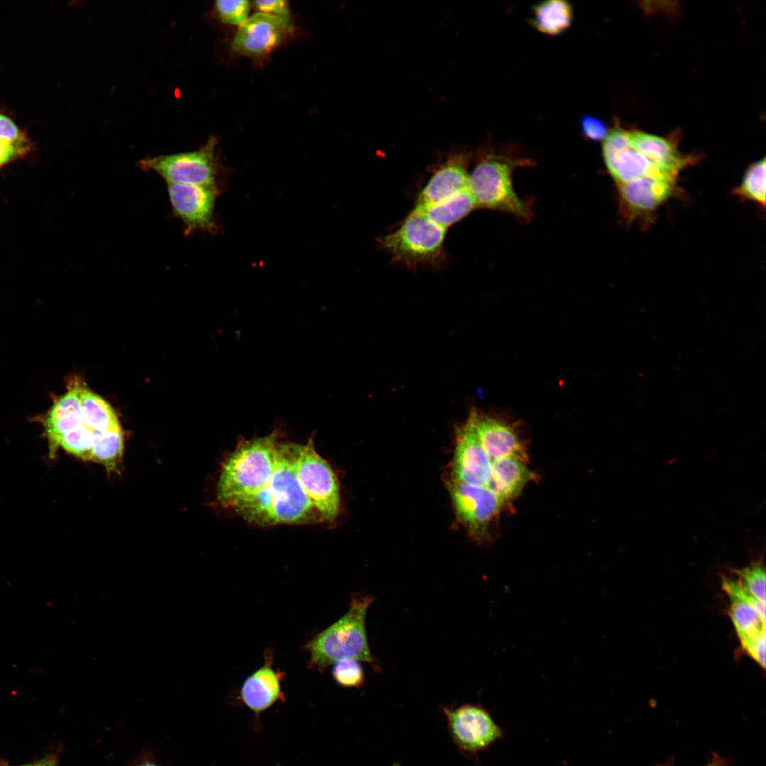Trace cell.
Instances as JSON below:
<instances>
[{
    "instance_id": "1",
    "label": "cell",
    "mask_w": 766,
    "mask_h": 766,
    "mask_svg": "<svg viewBox=\"0 0 766 766\" xmlns=\"http://www.w3.org/2000/svg\"><path fill=\"white\" fill-rule=\"evenodd\" d=\"M282 433L277 427L238 442L222 465L217 499L255 526L324 522L311 495L303 444L282 441Z\"/></svg>"
},
{
    "instance_id": "2",
    "label": "cell",
    "mask_w": 766,
    "mask_h": 766,
    "mask_svg": "<svg viewBox=\"0 0 766 766\" xmlns=\"http://www.w3.org/2000/svg\"><path fill=\"white\" fill-rule=\"evenodd\" d=\"M532 161L511 150L485 148L469 174L468 189L477 208L499 211L522 221H529L531 204L518 196L513 185L514 170Z\"/></svg>"
},
{
    "instance_id": "3",
    "label": "cell",
    "mask_w": 766,
    "mask_h": 766,
    "mask_svg": "<svg viewBox=\"0 0 766 766\" xmlns=\"http://www.w3.org/2000/svg\"><path fill=\"white\" fill-rule=\"evenodd\" d=\"M374 599L369 595H353L345 614L304 645L309 654L311 669L323 672L329 665L344 659L375 664L365 626L367 612Z\"/></svg>"
},
{
    "instance_id": "4",
    "label": "cell",
    "mask_w": 766,
    "mask_h": 766,
    "mask_svg": "<svg viewBox=\"0 0 766 766\" xmlns=\"http://www.w3.org/2000/svg\"><path fill=\"white\" fill-rule=\"evenodd\" d=\"M445 232L413 209L396 231L378 238V243L394 262L408 269L437 266L444 258Z\"/></svg>"
},
{
    "instance_id": "5",
    "label": "cell",
    "mask_w": 766,
    "mask_h": 766,
    "mask_svg": "<svg viewBox=\"0 0 766 766\" xmlns=\"http://www.w3.org/2000/svg\"><path fill=\"white\" fill-rule=\"evenodd\" d=\"M602 156L607 172L616 186L645 178L677 182L679 175L655 163L633 146L628 139L627 130L619 124L609 131L603 140Z\"/></svg>"
},
{
    "instance_id": "6",
    "label": "cell",
    "mask_w": 766,
    "mask_h": 766,
    "mask_svg": "<svg viewBox=\"0 0 766 766\" xmlns=\"http://www.w3.org/2000/svg\"><path fill=\"white\" fill-rule=\"evenodd\" d=\"M443 711L449 736L459 753L470 760L504 736V731L482 705L465 704L445 706Z\"/></svg>"
},
{
    "instance_id": "7",
    "label": "cell",
    "mask_w": 766,
    "mask_h": 766,
    "mask_svg": "<svg viewBox=\"0 0 766 766\" xmlns=\"http://www.w3.org/2000/svg\"><path fill=\"white\" fill-rule=\"evenodd\" d=\"M216 143V138L211 136L197 150L148 156L140 160L138 166L144 171L155 172L167 184H215L217 174Z\"/></svg>"
},
{
    "instance_id": "8",
    "label": "cell",
    "mask_w": 766,
    "mask_h": 766,
    "mask_svg": "<svg viewBox=\"0 0 766 766\" xmlns=\"http://www.w3.org/2000/svg\"><path fill=\"white\" fill-rule=\"evenodd\" d=\"M172 213L182 223L185 235L199 231L214 232L213 209L218 194L216 184L168 183Z\"/></svg>"
},
{
    "instance_id": "9",
    "label": "cell",
    "mask_w": 766,
    "mask_h": 766,
    "mask_svg": "<svg viewBox=\"0 0 766 766\" xmlns=\"http://www.w3.org/2000/svg\"><path fill=\"white\" fill-rule=\"evenodd\" d=\"M449 490L459 520L478 540L487 534L490 523L506 505L488 486L470 485L452 479Z\"/></svg>"
},
{
    "instance_id": "10",
    "label": "cell",
    "mask_w": 766,
    "mask_h": 766,
    "mask_svg": "<svg viewBox=\"0 0 766 766\" xmlns=\"http://www.w3.org/2000/svg\"><path fill=\"white\" fill-rule=\"evenodd\" d=\"M472 410L466 422L456 430L453 461V480L474 486H488L492 460L479 438L476 419Z\"/></svg>"
},
{
    "instance_id": "11",
    "label": "cell",
    "mask_w": 766,
    "mask_h": 766,
    "mask_svg": "<svg viewBox=\"0 0 766 766\" xmlns=\"http://www.w3.org/2000/svg\"><path fill=\"white\" fill-rule=\"evenodd\" d=\"M262 666L250 675L243 682L237 696L241 704L253 713L251 727L255 732L262 731L260 715L277 702H284L286 697L282 689L285 674L273 666L271 648L264 653Z\"/></svg>"
},
{
    "instance_id": "12",
    "label": "cell",
    "mask_w": 766,
    "mask_h": 766,
    "mask_svg": "<svg viewBox=\"0 0 766 766\" xmlns=\"http://www.w3.org/2000/svg\"><path fill=\"white\" fill-rule=\"evenodd\" d=\"M618 208L627 222L648 221L658 209L676 192L677 182L663 179L645 178L617 185Z\"/></svg>"
},
{
    "instance_id": "13",
    "label": "cell",
    "mask_w": 766,
    "mask_h": 766,
    "mask_svg": "<svg viewBox=\"0 0 766 766\" xmlns=\"http://www.w3.org/2000/svg\"><path fill=\"white\" fill-rule=\"evenodd\" d=\"M292 30V21L257 11L239 26L231 46L239 55L264 56L277 47Z\"/></svg>"
},
{
    "instance_id": "14",
    "label": "cell",
    "mask_w": 766,
    "mask_h": 766,
    "mask_svg": "<svg viewBox=\"0 0 766 766\" xmlns=\"http://www.w3.org/2000/svg\"><path fill=\"white\" fill-rule=\"evenodd\" d=\"M82 384L79 379L69 380L67 392L55 397L50 409L39 418L48 442L51 457L58 448L60 438L84 424L80 399Z\"/></svg>"
},
{
    "instance_id": "15",
    "label": "cell",
    "mask_w": 766,
    "mask_h": 766,
    "mask_svg": "<svg viewBox=\"0 0 766 766\" xmlns=\"http://www.w3.org/2000/svg\"><path fill=\"white\" fill-rule=\"evenodd\" d=\"M469 160V154L463 151L450 154L421 189L416 206L438 203L467 189Z\"/></svg>"
},
{
    "instance_id": "16",
    "label": "cell",
    "mask_w": 766,
    "mask_h": 766,
    "mask_svg": "<svg viewBox=\"0 0 766 766\" xmlns=\"http://www.w3.org/2000/svg\"><path fill=\"white\" fill-rule=\"evenodd\" d=\"M476 428L480 442L492 461L509 456L526 457L515 428L504 420L477 414Z\"/></svg>"
},
{
    "instance_id": "17",
    "label": "cell",
    "mask_w": 766,
    "mask_h": 766,
    "mask_svg": "<svg viewBox=\"0 0 766 766\" xmlns=\"http://www.w3.org/2000/svg\"><path fill=\"white\" fill-rule=\"evenodd\" d=\"M526 457L509 456L492 461L488 484L506 504L514 499L533 478Z\"/></svg>"
},
{
    "instance_id": "18",
    "label": "cell",
    "mask_w": 766,
    "mask_h": 766,
    "mask_svg": "<svg viewBox=\"0 0 766 766\" xmlns=\"http://www.w3.org/2000/svg\"><path fill=\"white\" fill-rule=\"evenodd\" d=\"M573 16V9L568 1L546 0L533 5L529 23L541 33L556 36L571 26Z\"/></svg>"
},
{
    "instance_id": "19",
    "label": "cell",
    "mask_w": 766,
    "mask_h": 766,
    "mask_svg": "<svg viewBox=\"0 0 766 766\" xmlns=\"http://www.w3.org/2000/svg\"><path fill=\"white\" fill-rule=\"evenodd\" d=\"M477 205L468 188L432 205L415 206L428 219L440 227L447 228L467 216Z\"/></svg>"
},
{
    "instance_id": "20",
    "label": "cell",
    "mask_w": 766,
    "mask_h": 766,
    "mask_svg": "<svg viewBox=\"0 0 766 766\" xmlns=\"http://www.w3.org/2000/svg\"><path fill=\"white\" fill-rule=\"evenodd\" d=\"M80 399L84 423L91 431H105L121 426L111 406L84 383L80 389Z\"/></svg>"
},
{
    "instance_id": "21",
    "label": "cell",
    "mask_w": 766,
    "mask_h": 766,
    "mask_svg": "<svg viewBox=\"0 0 766 766\" xmlns=\"http://www.w3.org/2000/svg\"><path fill=\"white\" fill-rule=\"evenodd\" d=\"M123 448L121 426L105 431H94L91 461L101 464L108 471H114L121 460Z\"/></svg>"
},
{
    "instance_id": "22",
    "label": "cell",
    "mask_w": 766,
    "mask_h": 766,
    "mask_svg": "<svg viewBox=\"0 0 766 766\" xmlns=\"http://www.w3.org/2000/svg\"><path fill=\"white\" fill-rule=\"evenodd\" d=\"M730 599L729 614L740 643L765 633V620L744 599L728 594Z\"/></svg>"
},
{
    "instance_id": "23",
    "label": "cell",
    "mask_w": 766,
    "mask_h": 766,
    "mask_svg": "<svg viewBox=\"0 0 766 766\" xmlns=\"http://www.w3.org/2000/svg\"><path fill=\"white\" fill-rule=\"evenodd\" d=\"M765 157L748 166L740 184L733 189V194L739 199L755 203L762 209L765 207Z\"/></svg>"
},
{
    "instance_id": "24",
    "label": "cell",
    "mask_w": 766,
    "mask_h": 766,
    "mask_svg": "<svg viewBox=\"0 0 766 766\" xmlns=\"http://www.w3.org/2000/svg\"><path fill=\"white\" fill-rule=\"evenodd\" d=\"M93 431L85 424L65 433L59 440L57 447L83 460L91 461Z\"/></svg>"
},
{
    "instance_id": "25",
    "label": "cell",
    "mask_w": 766,
    "mask_h": 766,
    "mask_svg": "<svg viewBox=\"0 0 766 766\" xmlns=\"http://www.w3.org/2000/svg\"><path fill=\"white\" fill-rule=\"evenodd\" d=\"M739 584L754 598L765 604V571L761 562H754L740 570H734Z\"/></svg>"
},
{
    "instance_id": "26",
    "label": "cell",
    "mask_w": 766,
    "mask_h": 766,
    "mask_svg": "<svg viewBox=\"0 0 766 766\" xmlns=\"http://www.w3.org/2000/svg\"><path fill=\"white\" fill-rule=\"evenodd\" d=\"M333 665L332 677L340 687L360 688L364 684L365 672L360 661L354 659H344Z\"/></svg>"
},
{
    "instance_id": "27",
    "label": "cell",
    "mask_w": 766,
    "mask_h": 766,
    "mask_svg": "<svg viewBox=\"0 0 766 766\" xmlns=\"http://www.w3.org/2000/svg\"><path fill=\"white\" fill-rule=\"evenodd\" d=\"M251 6V2L247 0H218L214 4L216 14L221 22L239 26L248 18Z\"/></svg>"
},
{
    "instance_id": "28",
    "label": "cell",
    "mask_w": 766,
    "mask_h": 766,
    "mask_svg": "<svg viewBox=\"0 0 766 766\" xmlns=\"http://www.w3.org/2000/svg\"><path fill=\"white\" fill-rule=\"evenodd\" d=\"M579 127L583 136L592 141L603 140L609 131L606 124L596 116L586 114L579 120Z\"/></svg>"
},
{
    "instance_id": "29",
    "label": "cell",
    "mask_w": 766,
    "mask_h": 766,
    "mask_svg": "<svg viewBox=\"0 0 766 766\" xmlns=\"http://www.w3.org/2000/svg\"><path fill=\"white\" fill-rule=\"evenodd\" d=\"M0 139L17 145H30L26 134L9 117L0 113Z\"/></svg>"
},
{
    "instance_id": "30",
    "label": "cell",
    "mask_w": 766,
    "mask_h": 766,
    "mask_svg": "<svg viewBox=\"0 0 766 766\" xmlns=\"http://www.w3.org/2000/svg\"><path fill=\"white\" fill-rule=\"evenodd\" d=\"M258 12L268 13L282 19L291 21L289 2L285 0H257L251 2Z\"/></svg>"
},
{
    "instance_id": "31",
    "label": "cell",
    "mask_w": 766,
    "mask_h": 766,
    "mask_svg": "<svg viewBox=\"0 0 766 766\" xmlns=\"http://www.w3.org/2000/svg\"><path fill=\"white\" fill-rule=\"evenodd\" d=\"M30 145H17L0 139V169L28 153Z\"/></svg>"
},
{
    "instance_id": "32",
    "label": "cell",
    "mask_w": 766,
    "mask_h": 766,
    "mask_svg": "<svg viewBox=\"0 0 766 766\" xmlns=\"http://www.w3.org/2000/svg\"><path fill=\"white\" fill-rule=\"evenodd\" d=\"M743 648L760 666H765V633L741 643Z\"/></svg>"
},
{
    "instance_id": "33",
    "label": "cell",
    "mask_w": 766,
    "mask_h": 766,
    "mask_svg": "<svg viewBox=\"0 0 766 766\" xmlns=\"http://www.w3.org/2000/svg\"><path fill=\"white\" fill-rule=\"evenodd\" d=\"M21 766H57V760L55 756L48 755L36 762Z\"/></svg>"
},
{
    "instance_id": "34",
    "label": "cell",
    "mask_w": 766,
    "mask_h": 766,
    "mask_svg": "<svg viewBox=\"0 0 766 766\" xmlns=\"http://www.w3.org/2000/svg\"><path fill=\"white\" fill-rule=\"evenodd\" d=\"M670 766V765H665ZM704 766H728L727 760L723 757L714 754Z\"/></svg>"
},
{
    "instance_id": "35",
    "label": "cell",
    "mask_w": 766,
    "mask_h": 766,
    "mask_svg": "<svg viewBox=\"0 0 766 766\" xmlns=\"http://www.w3.org/2000/svg\"><path fill=\"white\" fill-rule=\"evenodd\" d=\"M138 766H158V765H155L154 763H151V762H144V763H143V764H141V765H140Z\"/></svg>"
}]
</instances>
